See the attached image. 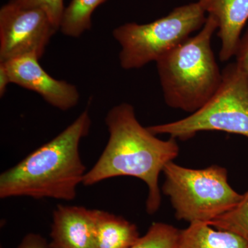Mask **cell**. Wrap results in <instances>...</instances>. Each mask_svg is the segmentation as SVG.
Segmentation results:
<instances>
[{
  "label": "cell",
  "mask_w": 248,
  "mask_h": 248,
  "mask_svg": "<svg viewBox=\"0 0 248 248\" xmlns=\"http://www.w3.org/2000/svg\"><path fill=\"white\" fill-rule=\"evenodd\" d=\"M234 56L236 57L235 63L236 65L248 74V29L240 40Z\"/></svg>",
  "instance_id": "17"
},
{
  "label": "cell",
  "mask_w": 248,
  "mask_h": 248,
  "mask_svg": "<svg viewBox=\"0 0 248 248\" xmlns=\"http://www.w3.org/2000/svg\"><path fill=\"white\" fill-rule=\"evenodd\" d=\"M96 248H130L140 239L136 225L104 210L96 211Z\"/></svg>",
  "instance_id": "11"
},
{
  "label": "cell",
  "mask_w": 248,
  "mask_h": 248,
  "mask_svg": "<svg viewBox=\"0 0 248 248\" xmlns=\"http://www.w3.org/2000/svg\"><path fill=\"white\" fill-rule=\"evenodd\" d=\"M180 232L171 225L155 222L130 248H179Z\"/></svg>",
  "instance_id": "14"
},
{
  "label": "cell",
  "mask_w": 248,
  "mask_h": 248,
  "mask_svg": "<svg viewBox=\"0 0 248 248\" xmlns=\"http://www.w3.org/2000/svg\"><path fill=\"white\" fill-rule=\"evenodd\" d=\"M163 172V192L179 221L208 223L234 208L243 197L228 183L227 170L217 165L192 169L171 161Z\"/></svg>",
  "instance_id": "4"
},
{
  "label": "cell",
  "mask_w": 248,
  "mask_h": 248,
  "mask_svg": "<svg viewBox=\"0 0 248 248\" xmlns=\"http://www.w3.org/2000/svg\"><path fill=\"white\" fill-rule=\"evenodd\" d=\"M107 0H71L63 10L60 30L63 35L78 38L92 27V16Z\"/></svg>",
  "instance_id": "13"
},
{
  "label": "cell",
  "mask_w": 248,
  "mask_h": 248,
  "mask_svg": "<svg viewBox=\"0 0 248 248\" xmlns=\"http://www.w3.org/2000/svg\"><path fill=\"white\" fill-rule=\"evenodd\" d=\"M207 17L200 3L179 6L167 16L145 24L127 23L112 32L120 44L119 59L125 70L156 62L203 27Z\"/></svg>",
  "instance_id": "5"
},
{
  "label": "cell",
  "mask_w": 248,
  "mask_h": 248,
  "mask_svg": "<svg viewBox=\"0 0 248 248\" xmlns=\"http://www.w3.org/2000/svg\"><path fill=\"white\" fill-rule=\"evenodd\" d=\"M208 224L217 229L232 232L248 241V190L234 208Z\"/></svg>",
  "instance_id": "15"
},
{
  "label": "cell",
  "mask_w": 248,
  "mask_h": 248,
  "mask_svg": "<svg viewBox=\"0 0 248 248\" xmlns=\"http://www.w3.org/2000/svg\"><path fill=\"white\" fill-rule=\"evenodd\" d=\"M205 14L216 20L221 41L220 60L234 56L241 33L248 20V0H199Z\"/></svg>",
  "instance_id": "10"
},
{
  "label": "cell",
  "mask_w": 248,
  "mask_h": 248,
  "mask_svg": "<svg viewBox=\"0 0 248 248\" xmlns=\"http://www.w3.org/2000/svg\"><path fill=\"white\" fill-rule=\"evenodd\" d=\"M96 211L78 205H58L54 210L50 236L54 248H96Z\"/></svg>",
  "instance_id": "9"
},
{
  "label": "cell",
  "mask_w": 248,
  "mask_h": 248,
  "mask_svg": "<svg viewBox=\"0 0 248 248\" xmlns=\"http://www.w3.org/2000/svg\"><path fill=\"white\" fill-rule=\"evenodd\" d=\"M154 135L189 140L203 131H222L248 138V74L236 63L222 71L215 95L200 110L182 120L148 127Z\"/></svg>",
  "instance_id": "6"
},
{
  "label": "cell",
  "mask_w": 248,
  "mask_h": 248,
  "mask_svg": "<svg viewBox=\"0 0 248 248\" xmlns=\"http://www.w3.org/2000/svg\"><path fill=\"white\" fill-rule=\"evenodd\" d=\"M91 124L89 110L83 111L55 138L1 173L0 198L76 200L78 187L87 172L80 143L89 135Z\"/></svg>",
  "instance_id": "2"
},
{
  "label": "cell",
  "mask_w": 248,
  "mask_h": 248,
  "mask_svg": "<svg viewBox=\"0 0 248 248\" xmlns=\"http://www.w3.org/2000/svg\"><path fill=\"white\" fill-rule=\"evenodd\" d=\"M58 30L43 9L11 0L0 9V63L26 56L40 60Z\"/></svg>",
  "instance_id": "7"
},
{
  "label": "cell",
  "mask_w": 248,
  "mask_h": 248,
  "mask_svg": "<svg viewBox=\"0 0 248 248\" xmlns=\"http://www.w3.org/2000/svg\"><path fill=\"white\" fill-rule=\"evenodd\" d=\"M216 20L208 16L200 32L156 62L165 102L172 108L192 114L218 91L222 71L211 47Z\"/></svg>",
  "instance_id": "3"
},
{
  "label": "cell",
  "mask_w": 248,
  "mask_h": 248,
  "mask_svg": "<svg viewBox=\"0 0 248 248\" xmlns=\"http://www.w3.org/2000/svg\"><path fill=\"white\" fill-rule=\"evenodd\" d=\"M109 139L100 157L85 174L83 185L91 186L118 177H133L148 186L146 212L153 215L161 205L160 173L179 155L176 139L162 140L139 122L133 106L116 105L105 118Z\"/></svg>",
  "instance_id": "1"
},
{
  "label": "cell",
  "mask_w": 248,
  "mask_h": 248,
  "mask_svg": "<svg viewBox=\"0 0 248 248\" xmlns=\"http://www.w3.org/2000/svg\"><path fill=\"white\" fill-rule=\"evenodd\" d=\"M179 248H248V241L232 232L196 222L181 231Z\"/></svg>",
  "instance_id": "12"
},
{
  "label": "cell",
  "mask_w": 248,
  "mask_h": 248,
  "mask_svg": "<svg viewBox=\"0 0 248 248\" xmlns=\"http://www.w3.org/2000/svg\"><path fill=\"white\" fill-rule=\"evenodd\" d=\"M39 60L35 57L26 56L2 63L7 70L11 84L37 93L59 110L66 111L76 107L79 101L76 86L50 76Z\"/></svg>",
  "instance_id": "8"
},
{
  "label": "cell",
  "mask_w": 248,
  "mask_h": 248,
  "mask_svg": "<svg viewBox=\"0 0 248 248\" xmlns=\"http://www.w3.org/2000/svg\"><path fill=\"white\" fill-rule=\"evenodd\" d=\"M16 248H54L50 246V243L36 233H29L23 238L21 242Z\"/></svg>",
  "instance_id": "18"
},
{
  "label": "cell",
  "mask_w": 248,
  "mask_h": 248,
  "mask_svg": "<svg viewBox=\"0 0 248 248\" xmlns=\"http://www.w3.org/2000/svg\"><path fill=\"white\" fill-rule=\"evenodd\" d=\"M11 84L9 73L4 63H0V96L2 97L9 84Z\"/></svg>",
  "instance_id": "19"
},
{
  "label": "cell",
  "mask_w": 248,
  "mask_h": 248,
  "mask_svg": "<svg viewBox=\"0 0 248 248\" xmlns=\"http://www.w3.org/2000/svg\"><path fill=\"white\" fill-rule=\"evenodd\" d=\"M16 1L27 8H39L43 9L48 15L53 24L60 30V22L65 7L63 0H16Z\"/></svg>",
  "instance_id": "16"
}]
</instances>
